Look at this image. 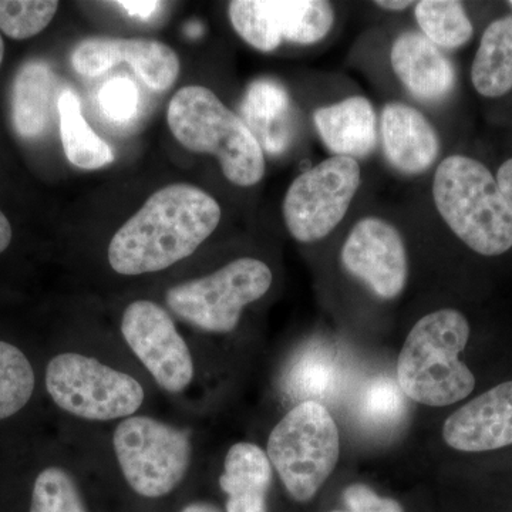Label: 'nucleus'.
Masks as SVG:
<instances>
[{
  "label": "nucleus",
  "instance_id": "1",
  "mask_svg": "<svg viewBox=\"0 0 512 512\" xmlns=\"http://www.w3.org/2000/svg\"><path fill=\"white\" fill-rule=\"evenodd\" d=\"M220 221V204L210 194L194 185H168L116 232L110 266L127 276L164 271L194 254Z\"/></svg>",
  "mask_w": 512,
  "mask_h": 512
},
{
  "label": "nucleus",
  "instance_id": "2",
  "mask_svg": "<svg viewBox=\"0 0 512 512\" xmlns=\"http://www.w3.org/2000/svg\"><path fill=\"white\" fill-rule=\"evenodd\" d=\"M470 340V323L456 309L423 316L410 330L397 359V383L413 402L451 406L476 389V377L461 362Z\"/></svg>",
  "mask_w": 512,
  "mask_h": 512
},
{
  "label": "nucleus",
  "instance_id": "3",
  "mask_svg": "<svg viewBox=\"0 0 512 512\" xmlns=\"http://www.w3.org/2000/svg\"><path fill=\"white\" fill-rule=\"evenodd\" d=\"M433 197L441 218L468 248L484 256L510 251L512 211L483 163L444 158L434 175Z\"/></svg>",
  "mask_w": 512,
  "mask_h": 512
},
{
  "label": "nucleus",
  "instance_id": "4",
  "mask_svg": "<svg viewBox=\"0 0 512 512\" xmlns=\"http://www.w3.org/2000/svg\"><path fill=\"white\" fill-rule=\"evenodd\" d=\"M167 121L181 146L220 160L225 178L252 187L264 178V150L241 117L207 87L187 86L168 104Z\"/></svg>",
  "mask_w": 512,
  "mask_h": 512
},
{
  "label": "nucleus",
  "instance_id": "5",
  "mask_svg": "<svg viewBox=\"0 0 512 512\" xmlns=\"http://www.w3.org/2000/svg\"><path fill=\"white\" fill-rule=\"evenodd\" d=\"M266 454L293 500L308 503L338 466V424L323 404L306 400L276 424Z\"/></svg>",
  "mask_w": 512,
  "mask_h": 512
},
{
  "label": "nucleus",
  "instance_id": "6",
  "mask_svg": "<svg viewBox=\"0 0 512 512\" xmlns=\"http://www.w3.org/2000/svg\"><path fill=\"white\" fill-rule=\"evenodd\" d=\"M272 285V272L265 262L239 258L220 271L168 289V308L185 322L211 333H229L237 328L242 311L258 301Z\"/></svg>",
  "mask_w": 512,
  "mask_h": 512
},
{
  "label": "nucleus",
  "instance_id": "7",
  "mask_svg": "<svg viewBox=\"0 0 512 512\" xmlns=\"http://www.w3.org/2000/svg\"><path fill=\"white\" fill-rule=\"evenodd\" d=\"M113 446L124 478L141 497L170 494L184 480L191 463L187 431L153 417L121 421L114 431Z\"/></svg>",
  "mask_w": 512,
  "mask_h": 512
},
{
  "label": "nucleus",
  "instance_id": "8",
  "mask_svg": "<svg viewBox=\"0 0 512 512\" xmlns=\"http://www.w3.org/2000/svg\"><path fill=\"white\" fill-rule=\"evenodd\" d=\"M46 387L60 409L84 420L127 419L144 402L143 386L134 377L77 353L50 360Z\"/></svg>",
  "mask_w": 512,
  "mask_h": 512
},
{
  "label": "nucleus",
  "instance_id": "9",
  "mask_svg": "<svg viewBox=\"0 0 512 512\" xmlns=\"http://www.w3.org/2000/svg\"><path fill=\"white\" fill-rule=\"evenodd\" d=\"M360 180L359 163L339 156L296 177L284 200L285 224L292 237L299 242L328 237L345 218Z\"/></svg>",
  "mask_w": 512,
  "mask_h": 512
},
{
  "label": "nucleus",
  "instance_id": "10",
  "mask_svg": "<svg viewBox=\"0 0 512 512\" xmlns=\"http://www.w3.org/2000/svg\"><path fill=\"white\" fill-rule=\"evenodd\" d=\"M228 13L235 32L265 53L274 52L284 40L318 43L335 22L332 6L323 0H234Z\"/></svg>",
  "mask_w": 512,
  "mask_h": 512
},
{
  "label": "nucleus",
  "instance_id": "11",
  "mask_svg": "<svg viewBox=\"0 0 512 512\" xmlns=\"http://www.w3.org/2000/svg\"><path fill=\"white\" fill-rule=\"evenodd\" d=\"M121 333L165 392L181 393L190 386L194 379L190 349L161 306L151 301L128 305L121 319Z\"/></svg>",
  "mask_w": 512,
  "mask_h": 512
},
{
  "label": "nucleus",
  "instance_id": "12",
  "mask_svg": "<svg viewBox=\"0 0 512 512\" xmlns=\"http://www.w3.org/2000/svg\"><path fill=\"white\" fill-rule=\"evenodd\" d=\"M350 275L369 286L379 298L396 299L409 279V259L402 235L380 218L357 222L340 254Z\"/></svg>",
  "mask_w": 512,
  "mask_h": 512
},
{
  "label": "nucleus",
  "instance_id": "13",
  "mask_svg": "<svg viewBox=\"0 0 512 512\" xmlns=\"http://www.w3.org/2000/svg\"><path fill=\"white\" fill-rule=\"evenodd\" d=\"M124 62L156 92L171 89L180 74L177 53L158 40L90 37L72 55L74 70L86 77L100 76Z\"/></svg>",
  "mask_w": 512,
  "mask_h": 512
},
{
  "label": "nucleus",
  "instance_id": "14",
  "mask_svg": "<svg viewBox=\"0 0 512 512\" xmlns=\"http://www.w3.org/2000/svg\"><path fill=\"white\" fill-rule=\"evenodd\" d=\"M443 440L463 453L512 446V380L480 394L451 414L444 421Z\"/></svg>",
  "mask_w": 512,
  "mask_h": 512
},
{
  "label": "nucleus",
  "instance_id": "15",
  "mask_svg": "<svg viewBox=\"0 0 512 512\" xmlns=\"http://www.w3.org/2000/svg\"><path fill=\"white\" fill-rule=\"evenodd\" d=\"M390 60L394 73L416 99L436 103L453 92V64L423 33L404 32L397 37Z\"/></svg>",
  "mask_w": 512,
  "mask_h": 512
},
{
  "label": "nucleus",
  "instance_id": "16",
  "mask_svg": "<svg viewBox=\"0 0 512 512\" xmlns=\"http://www.w3.org/2000/svg\"><path fill=\"white\" fill-rule=\"evenodd\" d=\"M384 156L400 173L429 170L440 153V141L430 121L414 107L390 103L382 113Z\"/></svg>",
  "mask_w": 512,
  "mask_h": 512
},
{
  "label": "nucleus",
  "instance_id": "17",
  "mask_svg": "<svg viewBox=\"0 0 512 512\" xmlns=\"http://www.w3.org/2000/svg\"><path fill=\"white\" fill-rule=\"evenodd\" d=\"M316 130L325 146L339 157L363 158L375 150L377 121L372 103L349 97L315 111Z\"/></svg>",
  "mask_w": 512,
  "mask_h": 512
},
{
  "label": "nucleus",
  "instance_id": "18",
  "mask_svg": "<svg viewBox=\"0 0 512 512\" xmlns=\"http://www.w3.org/2000/svg\"><path fill=\"white\" fill-rule=\"evenodd\" d=\"M271 485L272 464L266 451L245 441L229 448L220 477L227 512H268Z\"/></svg>",
  "mask_w": 512,
  "mask_h": 512
},
{
  "label": "nucleus",
  "instance_id": "19",
  "mask_svg": "<svg viewBox=\"0 0 512 512\" xmlns=\"http://www.w3.org/2000/svg\"><path fill=\"white\" fill-rule=\"evenodd\" d=\"M244 123L268 153H284L292 141L291 99L282 84L259 79L248 87L241 106Z\"/></svg>",
  "mask_w": 512,
  "mask_h": 512
},
{
  "label": "nucleus",
  "instance_id": "20",
  "mask_svg": "<svg viewBox=\"0 0 512 512\" xmlns=\"http://www.w3.org/2000/svg\"><path fill=\"white\" fill-rule=\"evenodd\" d=\"M56 90V74L49 64L35 60L20 67L12 89V121L20 137L43 136L52 119Z\"/></svg>",
  "mask_w": 512,
  "mask_h": 512
},
{
  "label": "nucleus",
  "instance_id": "21",
  "mask_svg": "<svg viewBox=\"0 0 512 512\" xmlns=\"http://www.w3.org/2000/svg\"><path fill=\"white\" fill-rule=\"evenodd\" d=\"M471 80L484 97L504 96L512 90V18L494 20L481 37L471 67Z\"/></svg>",
  "mask_w": 512,
  "mask_h": 512
},
{
  "label": "nucleus",
  "instance_id": "22",
  "mask_svg": "<svg viewBox=\"0 0 512 512\" xmlns=\"http://www.w3.org/2000/svg\"><path fill=\"white\" fill-rule=\"evenodd\" d=\"M60 136L67 160L83 170H99L113 163L109 144L97 136L84 120L79 97L72 90H63L57 101Z\"/></svg>",
  "mask_w": 512,
  "mask_h": 512
},
{
  "label": "nucleus",
  "instance_id": "23",
  "mask_svg": "<svg viewBox=\"0 0 512 512\" xmlns=\"http://www.w3.org/2000/svg\"><path fill=\"white\" fill-rule=\"evenodd\" d=\"M414 15L421 33L437 47L458 49L474 35L463 3L456 0H423L416 3Z\"/></svg>",
  "mask_w": 512,
  "mask_h": 512
},
{
  "label": "nucleus",
  "instance_id": "24",
  "mask_svg": "<svg viewBox=\"0 0 512 512\" xmlns=\"http://www.w3.org/2000/svg\"><path fill=\"white\" fill-rule=\"evenodd\" d=\"M35 390V372L28 357L16 346L0 340V420L28 404Z\"/></svg>",
  "mask_w": 512,
  "mask_h": 512
},
{
  "label": "nucleus",
  "instance_id": "25",
  "mask_svg": "<svg viewBox=\"0 0 512 512\" xmlns=\"http://www.w3.org/2000/svg\"><path fill=\"white\" fill-rule=\"evenodd\" d=\"M30 512H89L72 474L60 467H49L33 485Z\"/></svg>",
  "mask_w": 512,
  "mask_h": 512
},
{
  "label": "nucleus",
  "instance_id": "26",
  "mask_svg": "<svg viewBox=\"0 0 512 512\" xmlns=\"http://www.w3.org/2000/svg\"><path fill=\"white\" fill-rule=\"evenodd\" d=\"M57 9L55 0H0V30L10 39H30L50 25Z\"/></svg>",
  "mask_w": 512,
  "mask_h": 512
},
{
  "label": "nucleus",
  "instance_id": "27",
  "mask_svg": "<svg viewBox=\"0 0 512 512\" xmlns=\"http://www.w3.org/2000/svg\"><path fill=\"white\" fill-rule=\"evenodd\" d=\"M99 101L101 110L109 119L131 120L136 116L138 106L137 87L126 77H116L101 87Z\"/></svg>",
  "mask_w": 512,
  "mask_h": 512
},
{
  "label": "nucleus",
  "instance_id": "28",
  "mask_svg": "<svg viewBox=\"0 0 512 512\" xmlns=\"http://www.w3.org/2000/svg\"><path fill=\"white\" fill-rule=\"evenodd\" d=\"M343 501H345L348 511H330V512H404L403 505L393 498L380 497L376 491H373L366 484H352L343 491Z\"/></svg>",
  "mask_w": 512,
  "mask_h": 512
},
{
  "label": "nucleus",
  "instance_id": "29",
  "mask_svg": "<svg viewBox=\"0 0 512 512\" xmlns=\"http://www.w3.org/2000/svg\"><path fill=\"white\" fill-rule=\"evenodd\" d=\"M495 180H497L501 194L504 195L505 201H507L508 207H510L512 211V158L505 161V163L498 168Z\"/></svg>",
  "mask_w": 512,
  "mask_h": 512
},
{
  "label": "nucleus",
  "instance_id": "30",
  "mask_svg": "<svg viewBox=\"0 0 512 512\" xmlns=\"http://www.w3.org/2000/svg\"><path fill=\"white\" fill-rule=\"evenodd\" d=\"M116 5L121 6L128 15L138 19H148L158 8L160 2H117Z\"/></svg>",
  "mask_w": 512,
  "mask_h": 512
},
{
  "label": "nucleus",
  "instance_id": "31",
  "mask_svg": "<svg viewBox=\"0 0 512 512\" xmlns=\"http://www.w3.org/2000/svg\"><path fill=\"white\" fill-rule=\"evenodd\" d=\"M10 241H12V227L8 218L0 211V254L8 249Z\"/></svg>",
  "mask_w": 512,
  "mask_h": 512
},
{
  "label": "nucleus",
  "instance_id": "32",
  "mask_svg": "<svg viewBox=\"0 0 512 512\" xmlns=\"http://www.w3.org/2000/svg\"><path fill=\"white\" fill-rule=\"evenodd\" d=\"M180 512H222L217 505L211 503H204V501H197V503H191L185 505L183 510Z\"/></svg>",
  "mask_w": 512,
  "mask_h": 512
},
{
  "label": "nucleus",
  "instance_id": "33",
  "mask_svg": "<svg viewBox=\"0 0 512 512\" xmlns=\"http://www.w3.org/2000/svg\"><path fill=\"white\" fill-rule=\"evenodd\" d=\"M376 6L379 8L394 10V12H399V10H404L413 6V2H409V0H404V2H392V0H377Z\"/></svg>",
  "mask_w": 512,
  "mask_h": 512
},
{
  "label": "nucleus",
  "instance_id": "34",
  "mask_svg": "<svg viewBox=\"0 0 512 512\" xmlns=\"http://www.w3.org/2000/svg\"><path fill=\"white\" fill-rule=\"evenodd\" d=\"M185 32H187V35L190 37H198L202 35V26L197 25V23H191L190 26H187L185 28Z\"/></svg>",
  "mask_w": 512,
  "mask_h": 512
},
{
  "label": "nucleus",
  "instance_id": "35",
  "mask_svg": "<svg viewBox=\"0 0 512 512\" xmlns=\"http://www.w3.org/2000/svg\"><path fill=\"white\" fill-rule=\"evenodd\" d=\"M3 56H5V43H3L2 36H0V64L3 62Z\"/></svg>",
  "mask_w": 512,
  "mask_h": 512
},
{
  "label": "nucleus",
  "instance_id": "36",
  "mask_svg": "<svg viewBox=\"0 0 512 512\" xmlns=\"http://www.w3.org/2000/svg\"><path fill=\"white\" fill-rule=\"evenodd\" d=\"M510 5L512 6V2H510Z\"/></svg>",
  "mask_w": 512,
  "mask_h": 512
}]
</instances>
